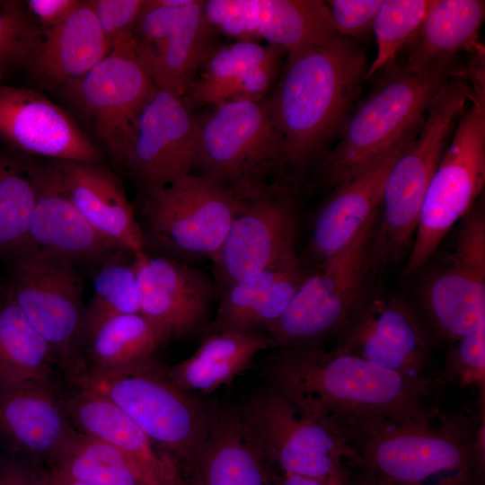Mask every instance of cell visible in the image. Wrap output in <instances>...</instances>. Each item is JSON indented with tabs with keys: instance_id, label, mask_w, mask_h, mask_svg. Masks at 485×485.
Returning a JSON list of instances; mask_svg holds the SVG:
<instances>
[{
	"instance_id": "1",
	"label": "cell",
	"mask_w": 485,
	"mask_h": 485,
	"mask_svg": "<svg viewBox=\"0 0 485 485\" xmlns=\"http://www.w3.org/2000/svg\"><path fill=\"white\" fill-rule=\"evenodd\" d=\"M269 386L343 433L379 422L427 420L438 379H415L322 347L275 348L262 366Z\"/></svg>"
},
{
	"instance_id": "2",
	"label": "cell",
	"mask_w": 485,
	"mask_h": 485,
	"mask_svg": "<svg viewBox=\"0 0 485 485\" xmlns=\"http://www.w3.org/2000/svg\"><path fill=\"white\" fill-rule=\"evenodd\" d=\"M368 66L364 50L345 37L287 53L281 76L266 99L286 171L309 165L342 127Z\"/></svg>"
},
{
	"instance_id": "3",
	"label": "cell",
	"mask_w": 485,
	"mask_h": 485,
	"mask_svg": "<svg viewBox=\"0 0 485 485\" xmlns=\"http://www.w3.org/2000/svg\"><path fill=\"white\" fill-rule=\"evenodd\" d=\"M484 407L479 419L379 422L348 434L352 465L389 485H483Z\"/></svg>"
},
{
	"instance_id": "4",
	"label": "cell",
	"mask_w": 485,
	"mask_h": 485,
	"mask_svg": "<svg viewBox=\"0 0 485 485\" xmlns=\"http://www.w3.org/2000/svg\"><path fill=\"white\" fill-rule=\"evenodd\" d=\"M70 379L77 388L112 401L174 460L189 485L195 483L210 424V404L175 385L167 367L153 357L119 373H78Z\"/></svg>"
},
{
	"instance_id": "5",
	"label": "cell",
	"mask_w": 485,
	"mask_h": 485,
	"mask_svg": "<svg viewBox=\"0 0 485 485\" xmlns=\"http://www.w3.org/2000/svg\"><path fill=\"white\" fill-rule=\"evenodd\" d=\"M461 69L413 74L396 63L384 67L374 91L346 119L336 146L318 162L316 179L333 189L417 130L433 95Z\"/></svg>"
},
{
	"instance_id": "6",
	"label": "cell",
	"mask_w": 485,
	"mask_h": 485,
	"mask_svg": "<svg viewBox=\"0 0 485 485\" xmlns=\"http://www.w3.org/2000/svg\"><path fill=\"white\" fill-rule=\"evenodd\" d=\"M195 168L240 199L285 182V158L266 99L230 101L198 119Z\"/></svg>"
},
{
	"instance_id": "7",
	"label": "cell",
	"mask_w": 485,
	"mask_h": 485,
	"mask_svg": "<svg viewBox=\"0 0 485 485\" xmlns=\"http://www.w3.org/2000/svg\"><path fill=\"white\" fill-rule=\"evenodd\" d=\"M473 93L460 115L428 183L409 252L407 274L420 270L451 228L481 197L485 183L484 75L472 77Z\"/></svg>"
},
{
	"instance_id": "8",
	"label": "cell",
	"mask_w": 485,
	"mask_h": 485,
	"mask_svg": "<svg viewBox=\"0 0 485 485\" xmlns=\"http://www.w3.org/2000/svg\"><path fill=\"white\" fill-rule=\"evenodd\" d=\"M240 198L226 184L203 174H186L141 193L145 251L181 262L207 259L221 248Z\"/></svg>"
},
{
	"instance_id": "9",
	"label": "cell",
	"mask_w": 485,
	"mask_h": 485,
	"mask_svg": "<svg viewBox=\"0 0 485 485\" xmlns=\"http://www.w3.org/2000/svg\"><path fill=\"white\" fill-rule=\"evenodd\" d=\"M464 93L444 85L431 98L414 139L386 177L383 216L371 251L384 261L409 255L430 179L465 109Z\"/></svg>"
},
{
	"instance_id": "10",
	"label": "cell",
	"mask_w": 485,
	"mask_h": 485,
	"mask_svg": "<svg viewBox=\"0 0 485 485\" xmlns=\"http://www.w3.org/2000/svg\"><path fill=\"white\" fill-rule=\"evenodd\" d=\"M376 217L340 252L311 270L283 314L265 331L273 348L320 347L339 335L359 305Z\"/></svg>"
},
{
	"instance_id": "11",
	"label": "cell",
	"mask_w": 485,
	"mask_h": 485,
	"mask_svg": "<svg viewBox=\"0 0 485 485\" xmlns=\"http://www.w3.org/2000/svg\"><path fill=\"white\" fill-rule=\"evenodd\" d=\"M244 424L270 467L315 479L341 473L353 454L342 432L305 413L268 385L239 409Z\"/></svg>"
},
{
	"instance_id": "12",
	"label": "cell",
	"mask_w": 485,
	"mask_h": 485,
	"mask_svg": "<svg viewBox=\"0 0 485 485\" xmlns=\"http://www.w3.org/2000/svg\"><path fill=\"white\" fill-rule=\"evenodd\" d=\"M77 266L28 249L14 256L7 294L69 375L84 370L82 279Z\"/></svg>"
},
{
	"instance_id": "13",
	"label": "cell",
	"mask_w": 485,
	"mask_h": 485,
	"mask_svg": "<svg viewBox=\"0 0 485 485\" xmlns=\"http://www.w3.org/2000/svg\"><path fill=\"white\" fill-rule=\"evenodd\" d=\"M454 250L430 267L418 309L433 340L452 344L485 321V205L480 197L460 220Z\"/></svg>"
},
{
	"instance_id": "14",
	"label": "cell",
	"mask_w": 485,
	"mask_h": 485,
	"mask_svg": "<svg viewBox=\"0 0 485 485\" xmlns=\"http://www.w3.org/2000/svg\"><path fill=\"white\" fill-rule=\"evenodd\" d=\"M157 89L131 53L117 45L88 73L59 91L113 161L123 166L138 119Z\"/></svg>"
},
{
	"instance_id": "15",
	"label": "cell",
	"mask_w": 485,
	"mask_h": 485,
	"mask_svg": "<svg viewBox=\"0 0 485 485\" xmlns=\"http://www.w3.org/2000/svg\"><path fill=\"white\" fill-rule=\"evenodd\" d=\"M297 203L286 182L240 199L229 232L211 260L217 296L234 283L297 256Z\"/></svg>"
},
{
	"instance_id": "16",
	"label": "cell",
	"mask_w": 485,
	"mask_h": 485,
	"mask_svg": "<svg viewBox=\"0 0 485 485\" xmlns=\"http://www.w3.org/2000/svg\"><path fill=\"white\" fill-rule=\"evenodd\" d=\"M433 338L418 309L398 297L361 303L334 347L415 379L431 375Z\"/></svg>"
},
{
	"instance_id": "17",
	"label": "cell",
	"mask_w": 485,
	"mask_h": 485,
	"mask_svg": "<svg viewBox=\"0 0 485 485\" xmlns=\"http://www.w3.org/2000/svg\"><path fill=\"white\" fill-rule=\"evenodd\" d=\"M204 9L217 34L264 41L287 54L342 38L321 0H207Z\"/></svg>"
},
{
	"instance_id": "18",
	"label": "cell",
	"mask_w": 485,
	"mask_h": 485,
	"mask_svg": "<svg viewBox=\"0 0 485 485\" xmlns=\"http://www.w3.org/2000/svg\"><path fill=\"white\" fill-rule=\"evenodd\" d=\"M198 118L183 97L157 89L144 108L123 167L141 193L164 187L195 168Z\"/></svg>"
},
{
	"instance_id": "19",
	"label": "cell",
	"mask_w": 485,
	"mask_h": 485,
	"mask_svg": "<svg viewBox=\"0 0 485 485\" xmlns=\"http://www.w3.org/2000/svg\"><path fill=\"white\" fill-rule=\"evenodd\" d=\"M139 289V313L164 344L207 327L215 282L189 263L142 251L133 255Z\"/></svg>"
},
{
	"instance_id": "20",
	"label": "cell",
	"mask_w": 485,
	"mask_h": 485,
	"mask_svg": "<svg viewBox=\"0 0 485 485\" xmlns=\"http://www.w3.org/2000/svg\"><path fill=\"white\" fill-rule=\"evenodd\" d=\"M0 138L16 150L51 160H104L65 110L32 89L0 84Z\"/></svg>"
},
{
	"instance_id": "21",
	"label": "cell",
	"mask_w": 485,
	"mask_h": 485,
	"mask_svg": "<svg viewBox=\"0 0 485 485\" xmlns=\"http://www.w3.org/2000/svg\"><path fill=\"white\" fill-rule=\"evenodd\" d=\"M32 177L35 202L28 228V249L61 257L76 266L95 267L126 251L102 237L82 216L50 162L32 165Z\"/></svg>"
},
{
	"instance_id": "22",
	"label": "cell",
	"mask_w": 485,
	"mask_h": 485,
	"mask_svg": "<svg viewBox=\"0 0 485 485\" xmlns=\"http://www.w3.org/2000/svg\"><path fill=\"white\" fill-rule=\"evenodd\" d=\"M418 129L333 188L313 223L310 245L318 263L342 251L376 217L388 172Z\"/></svg>"
},
{
	"instance_id": "23",
	"label": "cell",
	"mask_w": 485,
	"mask_h": 485,
	"mask_svg": "<svg viewBox=\"0 0 485 485\" xmlns=\"http://www.w3.org/2000/svg\"><path fill=\"white\" fill-rule=\"evenodd\" d=\"M62 400L72 426L114 446L143 485H189L174 460L109 399L77 388Z\"/></svg>"
},
{
	"instance_id": "24",
	"label": "cell",
	"mask_w": 485,
	"mask_h": 485,
	"mask_svg": "<svg viewBox=\"0 0 485 485\" xmlns=\"http://www.w3.org/2000/svg\"><path fill=\"white\" fill-rule=\"evenodd\" d=\"M286 51L245 40L218 45L205 60L183 96L192 109L230 101H259L270 91Z\"/></svg>"
},
{
	"instance_id": "25",
	"label": "cell",
	"mask_w": 485,
	"mask_h": 485,
	"mask_svg": "<svg viewBox=\"0 0 485 485\" xmlns=\"http://www.w3.org/2000/svg\"><path fill=\"white\" fill-rule=\"evenodd\" d=\"M67 197L102 237L135 255L145 251L141 225L116 175L102 163L51 160Z\"/></svg>"
},
{
	"instance_id": "26",
	"label": "cell",
	"mask_w": 485,
	"mask_h": 485,
	"mask_svg": "<svg viewBox=\"0 0 485 485\" xmlns=\"http://www.w3.org/2000/svg\"><path fill=\"white\" fill-rule=\"evenodd\" d=\"M72 428L50 379L0 389V441L15 456L47 462Z\"/></svg>"
},
{
	"instance_id": "27",
	"label": "cell",
	"mask_w": 485,
	"mask_h": 485,
	"mask_svg": "<svg viewBox=\"0 0 485 485\" xmlns=\"http://www.w3.org/2000/svg\"><path fill=\"white\" fill-rule=\"evenodd\" d=\"M310 272L297 255L234 283L218 295L216 316L205 332L266 331L286 311Z\"/></svg>"
},
{
	"instance_id": "28",
	"label": "cell",
	"mask_w": 485,
	"mask_h": 485,
	"mask_svg": "<svg viewBox=\"0 0 485 485\" xmlns=\"http://www.w3.org/2000/svg\"><path fill=\"white\" fill-rule=\"evenodd\" d=\"M112 49L88 1L43 33L26 66L45 85L61 89L79 79Z\"/></svg>"
},
{
	"instance_id": "29",
	"label": "cell",
	"mask_w": 485,
	"mask_h": 485,
	"mask_svg": "<svg viewBox=\"0 0 485 485\" xmlns=\"http://www.w3.org/2000/svg\"><path fill=\"white\" fill-rule=\"evenodd\" d=\"M195 485H272V471L239 409L210 404Z\"/></svg>"
},
{
	"instance_id": "30",
	"label": "cell",
	"mask_w": 485,
	"mask_h": 485,
	"mask_svg": "<svg viewBox=\"0 0 485 485\" xmlns=\"http://www.w3.org/2000/svg\"><path fill=\"white\" fill-rule=\"evenodd\" d=\"M216 35L206 16L204 1L192 0L157 48L145 49L126 41L118 45L131 53L158 89L183 97L205 60L218 46Z\"/></svg>"
},
{
	"instance_id": "31",
	"label": "cell",
	"mask_w": 485,
	"mask_h": 485,
	"mask_svg": "<svg viewBox=\"0 0 485 485\" xmlns=\"http://www.w3.org/2000/svg\"><path fill=\"white\" fill-rule=\"evenodd\" d=\"M485 16L481 0H433L402 66L413 74L455 66L454 57L484 51L480 31Z\"/></svg>"
},
{
	"instance_id": "32",
	"label": "cell",
	"mask_w": 485,
	"mask_h": 485,
	"mask_svg": "<svg viewBox=\"0 0 485 485\" xmlns=\"http://www.w3.org/2000/svg\"><path fill=\"white\" fill-rule=\"evenodd\" d=\"M207 335L191 356L167 367L172 382L190 393H209L231 384L259 352L270 348L265 331H216Z\"/></svg>"
},
{
	"instance_id": "33",
	"label": "cell",
	"mask_w": 485,
	"mask_h": 485,
	"mask_svg": "<svg viewBox=\"0 0 485 485\" xmlns=\"http://www.w3.org/2000/svg\"><path fill=\"white\" fill-rule=\"evenodd\" d=\"M163 345L158 331L143 315H119L104 322L85 342L84 370L79 373H119L154 357Z\"/></svg>"
},
{
	"instance_id": "34",
	"label": "cell",
	"mask_w": 485,
	"mask_h": 485,
	"mask_svg": "<svg viewBox=\"0 0 485 485\" xmlns=\"http://www.w3.org/2000/svg\"><path fill=\"white\" fill-rule=\"evenodd\" d=\"M47 468L94 485H143L114 446L74 427L47 461Z\"/></svg>"
},
{
	"instance_id": "35",
	"label": "cell",
	"mask_w": 485,
	"mask_h": 485,
	"mask_svg": "<svg viewBox=\"0 0 485 485\" xmlns=\"http://www.w3.org/2000/svg\"><path fill=\"white\" fill-rule=\"evenodd\" d=\"M55 362L47 341L6 296L0 306V389L50 379Z\"/></svg>"
},
{
	"instance_id": "36",
	"label": "cell",
	"mask_w": 485,
	"mask_h": 485,
	"mask_svg": "<svg viewBox=\"0 0 485 485\" xmlns=\"http://www.w3.org/2000/svg\"><path fill=\"white\" fill-rule=\"evenodd\" d=\"M123 251L103 261L93 276V293L83 317V348L88 339L107 321L139 313V289L133 267Z\"/></svg>"
},
{
	"instance_id": "37",
	"label": "cell",
	"mask_w": 485,
	"mask_h": 485,
	"mask_svg": "<svg viewBox=\"0 0 485 485\" xmlns=\"http://www.w3.org/2000/svg\"><path fill=\"white\" fill-rule=\"evenodd\" d=\"M35 202L32 165L0 149V251L13 256L28 249V228Z\"/></svg>"
},
{
	"instance_id": "38",
	"label": "cell",
	"mask_w": 485,
	"mask_h": 485,
	"mask_svg": "<svg viewBox=\"0 0 485 485\" xmlns=\"http://www.w3.org/2000/svg\"><path fill=\"white\" fill-rule=\"evenodd\" d=\"M433 0H382L373 22L376 55L366 80L393 65L398 53L419 31Z\"/></svg>"
},
{
	"instance_id": "39",
	"label": "cell",
	"mask_w": 485,
	"mask_h": 485,
	"mask_svg": "<svg viewBox=\"0 0 485 485\" xmlns=\"http://www.w3.org/2000/svg\"><path fill=\"white\" fill-rule=\"evenodd\" d=\"M43 36L24 1H0V63L25 66Z\"/></svg>"
},
{
	"instance_id": "40",
	"label": "cell",
	"mask_w": 485,
	"mask_h": 485,
	"mask_svg": "<svg viewBox=\"0 0 485 485\" xmlns=\"http://www.w3.org/2000/svg\"><path fill=\"white\" fill-rule=\"evenodd\" d=\"M442 378L462 387H477L484 400L485 321L453 343L446 354Z\"/></svg>"
},
{
	"instance_id": "41",
	"label": "cell",
	"mask_w": 485,
	"mask_h": 485,
	"mask_svg": "<svg viewBox=\"0 0 485 485\" xmlns=\"http://www.w3.org/2000/svg\"><path fill=\"white\" fill-rule=\"evenodd\" d=\"M192 0H145L140 13L125 41L130 45L154 49L170 34L185 7Z\"/></svg>"
},
{
	"instance_id": "42",
	"label": "cell",
	"mask_w": 485,
	"mask_h": 485,
	"mask_svg": "<svg viewBox=\"0 0 485 485\" xmlns=\"http://www.w3.org/2000/svg\"><path fill=\"white\" fill-rule=\"evenodd\" d=\"M323 3L340 36L362 39L372 30L382 0H328Z\"/></svg>"
},
{
	"instance_id": "43",
	"label": "cell",
	"mask_w": 485,
	"mask_h": 485,
	"mask_svg": "<svg viewBox=\"0 0 485 485\" xmlns=\"http://www.w3.org/2000/svg\"><path fill=\"white\" fill-rule=\"evenodd\" d=\"M97 22L113 48L130 37L145 0H89Z\"/></svg>"
},
{
	"instance_id": "44",
	"label": "cell",
	"mask_w": 485,
	"mask_h": 485,
	"mask_svg": "<svg viewBox=\"0 0 485 485\" xmlns=\"http://www.w3.org/2000/svg\"><path fill=\"white\" fill-rule=\"evenodd\" d=\"M0 485H52L46 468L15 456L0 457Z\"/></svg>"
},
{
	"instance_id": "45",
	"label": "cell",
	"mask_w": 485,
	"mask_h": 485,
	"mask_svg": "<svg viewBox=\"0 0 485 485\" xmlns=\"http://www.w3.org/2000/svg\"><path fill=\"white\" fill-rule=\"evenodd\" d=\"M24 2L45 33L60 24L79 5L81 0H28Z\"/></svg>"
},
{
	"instance_id": "46",
	"label": "cell",
	"mask_w": 485,
	"mask_h": 485,
	"mask_svg": "<svg viewBox=\"0 0 485 485\" xmlns=\"http://www.w3.org/2000/svg\"><path fill=\"white\" fill-rule=\"evenodd\" d=\"M272 471V485H348L345 471L328 479H315Z\"/></svg>"
},
{
	"instance_id": "47",
	"label": "cell",
	"mask_w": 485,
	"mask_h": 485,
	"mask_svg": "<svg viewBox=\"0 0 485 485\" xmlns=\"http://www.w3.org/2000/svg\"><path fill=\"white\" fill-rule=\"evenodd\" d=\"M348 485H389L370 473L360 469L359 475L354 481L348 478Z\"/></svg>"
},
{
	"instance_id": "48",
	"label": "cell",
	"mask_w": 485,
	"mask_h": 485,
	"mask_svg": "<svg viewBox=\"0 0 485 485\" xmlns=\"http://www.w3.org/2000/svg\"><path fill=\"white\" fill-rule=\"evenodd\" d=\"M46 469L48 471L52 485H94L91 483L70 480L49 471L48 468Z\"/></svg>"
},
{
	"instance_id": "49",
	"label": "cell",
	"mask_w": 485,
	"mask_h": 485,
	"mask_svg": "<svg viewBox=\"0 0 485 485\" xmlns=\"http://www.w3.org/2000/svg\"><path fill=\"white\" fill-rule=\"evenodd\" d=\"M6 66L0 63V79L3 77V75L5 71Z\"/></svg>"
},
{
	"instance_id": "50",
	"label": "cell",
	"mask_w": 485,
	"mask_h": 485,
	"mask_svg": "<svg viewBox=\"0 0 485 485\" xmlns=\"http://www.w3.org/2000/svg\"><path fill=\"white\" fill-rule=\"evenodd\" d=\"M1 304H2V301L0 300V306H1Z\"/></svg>"
}]
</instances>
